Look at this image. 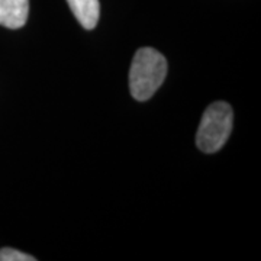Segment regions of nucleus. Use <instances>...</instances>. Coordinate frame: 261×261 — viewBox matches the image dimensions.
Instances as JSON below:
<instances>
[{
	"label": "nucleus",
	"instance_id": "1",
	"mask_svg": "<svg viewBox=\"0 0 261 261\" xmlns=\"http://www.w3.org/2000/svg\"><path fill=\"white\" fill-rule=\"evenodd\" d=\"M167 75V61L154 48H140L132 60L129 89L134 99L145 102L160 89Z\"/></svg>",
	"mask_w": 261,
	"mask_h": 261
},
{
	"label": "nucleus",
	"instance_id": "2",
	"mask_svg": "<svg viewBox=\"0 0 261 261\" xmlns=\"http://www.w3.org/2000/svg\"><path fill=\"white\" fill-rule=\"evenodd\" d=\"M233 112L226 102H215L206 108L196 134V145L202 152L214 154L222 148L232 132Z\"/></svg>",
	"mask_w": 261,
	"mask_h": 261
},
{
	"label": "nucleus",
	"instance_id": "3",
	"mask_svg": "<svg viewBox=\"0 0 261 261\" xmlns=\"http://www.w3.org/2000/svg\"><path fill=\"white\" fill-rule=\"evenodd\" d=\"M29 13V0H0V25L9 29L22 28Z\"/></svg>",
	"mask_w": 261,
	"mask_h": 261
},
{
	"label": "nucleus",
	"instance_id": "4",
	"mask_svg": "<svg viewBox=\"0 0 261 261\" xmlns=\"http://www.w3.org/2000/svg\"><path fill=\"white\" fill-rule=\"evenodd\" d=\"M67 3L84 29L96 28L100 18L99 0H67Z\"/></svg>",
	"mask_w": 261,
	"mask_h": 261
},
{
	"label": "nucleus",
	"instance_id": "5",
	"mask_svg": "<svg viewBox=\"0 0 261 261\" xmlns=\"http://www.w3.org/2000/svg\"><path fill=\"white\" fill-rule=\"evenodd\" d=\"M0 261H37V258L25 252L13 250V248H2Z\"/></svg>",
	"mask_w": 261,
	"mask_h": 261
}]
</instances>
